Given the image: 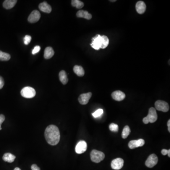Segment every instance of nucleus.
<instances>
[{"instance_id":"obj_7","label":"nucleus","mask_w":170,"mask_h":170,"mask_svg":"<svg viewBox=\"0 0 170 170\" xmlns=\"http://www.w3.org/2000/svg\"><path fill=\"white\" fill-rule=\"evenodd\" d=\"M90 45L94 49L97 50L100 49L101 46V35H96L95 37L92 38Z\"/></svg>"},{"instance_id":"obj_18","label":"nucleus","mask_w":170,"mask_h":170,"mask_svg":"<svg viewBox=\"0 0 170 170\" xmlns=\"http://www.w3.org/2000/svg\"><path fill=\"white\" fill-rule=\"evenodd\" d=\"M54 52L52 47H47L45 49L44 57L45 59H50L54 56Z\"/></svg>"},{"instance_id":"obj_30","label":"nucleus","mask_w":170,"mask_h":170,"mask_svg":"<svg viewBox=\"0 0 170 170\" xmlns=\"http://www.w3.org/2000/svg\"><path fill=\"white\" fill-rule=\"evenodd\" d=\"M161 153H162V155H163V156L167 155L169 157H170V149H169V150L165 149H163Z\"/></svg>"},{"instance_id":"obj_34","label":"nucleus","mask_w":170,"mask_h":170,"mask_svg":"<svg viewBox=\"0 0 170 170\" xmlns=\"http://www.w3.org/2000/svg\"><path fill=\"white\" fill-rule=\"evenodd\" d=\"M167 126H168V130L169 132H170V120H169L167 122Z\"/></svg>"},{"instance_id":"obj_28","label":"nucleus","mask_w":170,"mask_h":170,"mask_svg":"<svg viewBox=\"0 0 170 170\" xmlns=\"http://www.w3.org/2000/svg\"><path fill=\"white\" fill-rule=\"evenodd\" d=\"M31 36L29 35H26L25 38H24V42L25 45H27L30 43L31 40Z\"/></svg>"},{"instance_id":"obj_4","label":"nucleus","mask_w":170,"mask_h":170,"mask_svg":"<svg viewBox=\"0 0 170 170\" xmlns=\"http://www.w3.org/2000/svg\"><path fill=\"white\" fill-rule=\"evenodd\" d=\"M21 95L23 97L26 98H32L35 96L36 92L33 88L26 87L21 90Z\"/></svg>"},{"instance_id":"obj_21","label":"nucleus","mask_w":170,"mask_h":170,"mask_svg":"<svg viewBox=\"0 0 170 170\" xmlns=\"http://www.w3.org/2000/svg\"><path fill=\"white\" fill-rule=\"evenodd\" d=\"M73 71L75 74L79 77H83L85 74L83 68L79 65H75L73 68Z\"/></svg>"},{"instance_id":"obj_29","label":"nucleus","mask_w":170,"mask_h":170,"mask_svg":"<svg viewBox=\"0 0 170 170\" xmlns=\"http://www.w3.org/2000/svg\"><path fill=\"white\" fill-rule=\"evenodd\" d=\"M40 49H41L40 46H35V47H34V49L32 51V54H36L38 53L40 51Z\"/></svg>"},{"instance_id":"obj_31","label":"nucleus","mask_w":170,"mask_h":170,"mask_svg":"<svg viewBox=\"0 0 170 170\" xmlns=\"http://www.w3.org/2000/svg\"><path fill=\"white\" fill-rule=\"evenodd\" d=\"M5 118L4 115L3 114H0V126H1L2 123L4 122L5 121Z\"/></svg>"},{"instance_id":"obj_8","label":"nucleus","mask_w":170,"mask_h":170,"mask_svg":"<svg viewBox=\"0 0 170 170\" xmlns=\"http://www.w3.org/2000/svg\"><path fill=\"white\" fill-rule=\"evenodd\" d=\"M87 144L84 140L80 141L77 144L75 148V151L78 154H81L86 151L87 149Z\"/></svg>"},{"instance_id":"obj_26","label":"nucleus","mask_w":170,"mask_h":170,"mask_svg":"<svg viewBox=\"0 0 170 170\" xmlns=\"http://www.w3.org/2000/svg\"><path fill=\"white\" fill-rule=\"evenodd\" d=\"M103 110L102 109H99L96 111H95L94 113L92 114V115L94 118H98L100 117V116L103 114Z\"/></svg>"},{"instance_id":"obj_9","label":"nucleus","mask_w":170,"mask_h":170,"mask_svg":"<svg viewBox=\"0 0 170 170\" xmlns=\"http://www.w3.org/2000/svg\"><path fill=\"white\" fill-rule=\"evenodd\" d=\"M124 164V160L121 158L113 160L111 162V167L114 170H119L122 169Z\"/></svg>"},{"instance_id":"obj_17","label":"nucleus","mask_w":170,"mask_h":170,"mask_svg":"<svg viewBox=\"0 0 170 170\" xmlns=\"http://www.w3.org/2000/svg\"><path fill=\"white\" fill-rule=\"evenodd\" d=\"M17 2V0H6L3 3V6L6 9H11L14 7Z\"/></svg>"},{"instance_id":"obj_13","label":"nucleus","mask_w":170,"mask_h":170,"mask_svg":"<svg viewBox=\"0 0 170 170\" xmlns=\"http://www.w3.org/2000/svg\"><path fill=\"white\" fill-rule=\"evenodd\" d=\"M125 94L120 90L115 91L111 94L112 98L117 101H122L125 98Z\"/></svg>"},{"instance_id":"obj_11","label":"nucleus","mask_w":170,"mask_h":170,"mask_svg":"<svg viewBox=\"0 0 170 170\" xmlns=\"http://www.w3.org/2000/svg\"><path fill=\"white\" fill-rule=\"evenodd\" d=\"M41 17V14L39 11L35 10L31 13L28 18V21L30 23H34L38 22L40 20Z\"/></svg>"},{"instance_id":"obj_16","label":"nucleus","mask_w":170,"mask_h":170,"mask_svg":"<svg viewBox=\"0 0 170 170\" xmlns=\"http://www.w3.org/2000/svg\"><path fill=\"white\" fill-rule=\"evenodd\" d=\"M76 15L78 18H84L88 20H91L92 17L91 14H90L88 12L83 10H80L78 11Z\"/></svg>"},{"instance_id":"obj_15","label":"nucleus","mask_w":170,"mask_h":170,"mask_svg":"<svg viewBox=\"0 0 170 170\" xmlns=\"http://www.w3.org/2000/svg\"><path fill=\"white\" fill-rule=\"evenodd\" d=\"M38 7L40 11L43 12L50 13L51 12H52V7L46 1L41 3L39 5Z\"/></svg>"},{"instance_id":"obj_1","label":"nucleus","mask_w":170,"mask_h":170,"mask_svg":"<svg viewBox=\"0 0 170 170\" xmlns=\"http://www.w3.org/2000/svg\"><path fill=\"white\" fill-rule=\"evenodd\" d=\"M45 138L49 144L56 145L60 140V133L56 126L51 125L46 128L45 132Z\"/></svg>"},{"instance_id":"obj_14","label":"nucleus","mask_w":170,"mask_h":170,"mask_svg":"<svg viewBox=\"0 0 170 170\" xmlns=\"http://www.w3.org/2000/svg\"><path fill=\"white\" fill-rule=\"evenodd\" d=\"M146 5L143 1H138L136 5V11L138 14H142L146 10Z\"/></svg>"},{"instance_id":"obj_23","label":"nucleus","mask_w":170,"mask_h":170,"mask_svg":"<svg viewBox=\"0 0 170 170\" xmlns=\"http://www.w3.org/2000/svg\"><path fill=\"white\" fill-rule=\"evenodd\" d=\"M72 5L73 7H76L79 9L82 8L84 6L83 2L79 0H72Z\"/></svg>"},{"instance_id":"obj_33","label":"nucleus","mask_w":170,"mask_h":170,"mask_svg":"<svg viewBox=\"0 0 170 170\" xmlns=\"http://www.w3.org/2000/svg\"><path fill=\"white\" fill-rule=\"evenodd\" d=\"M32 170H40V168L37 166V165L35 164H33L31 167Z\"/></svg>"},{"instance_id":"obj_32","label":"nucleus","mask_w":170,"mask_h":170,"mask_svg":"<svg viewBox=\"0 0 170 170\" xmlns=\"http://www.w3.org/2000/svg\"><path fill=\"white\" fill-rule=\"evenodd\" d=\"M4 85V79L1 76H0V89L3 88Z\"/></svg>"},{"instance_id":"obj_12","label":"nucleus","mask_w":170,"mask_h":170,"mask_svg":"<svg viewBox=\"0 0 170 170\" xmlns=\"http://www.w3.org/2000/svg\"><path fill=\"white\" fill-rule=\"evenodd\" d=\"M92 95V94L91 92L81 94L78 99L79 102L82 105H86L88 103L89 99L91 98Z\"/></svg>"},{"instance_id":"obj_24","label":"nucleus","mask_w":170,"mask_h":170,"mask_svg":"<svg viewBox=\"0 0 170 170\" xmlns=\"http://www.w3.org/2000/svg\"><path fill=\"white\" fill-rule=\"evenodd\" d=\"M11 59V55L9 54L0 51V61H7Z\"/></svg>"},{"instance_id":"obj_10","label":"nucleus","mask_w":170,"mask_h":170,"mask_svg":"<svg viewBox=\"0 0 170 170\" xmlns=\"http://www.w3.org/2000/svg\"><path fill=\"white\" fill-rule=\"evenodd\" d=\"M145 141L143 139H139L138 140H134L129 141V147L130 149H133L138 147H141L144 145Z\"/></svg>"},{"instance_id":"obj_22","label":"nucleus","mask_w":170,"mask_h":170,"mask_svg":"<svg viewBox=\"0 0 170 170\" xmlns=\"http://www.w3.org/2000/svg\"><path fill=\"white\" fill-rule=\"evenodd\" d=\"M109 43V40L108 37L106 35L101 36V49H105L108 46Z\"/></svg>"},{"instance_id":"obj_36","label":"nucleus","mask_w":170,"mask_h":170,"mask_svg":"<svg viewBox=\"0 0 170 170\" xmlns=\"http://www.w3.org/2000/svg\"><path fill=\"white\" fill-rule=\"evenodd\" d=\"M1 129H1V126H0V130H1Z\"/></svg>"},{"instance_id":"obj_5","label":"nucleus","mask_w":170,"mask_h":170,"mask_svg":"<svg viewBox=\"0 0 170 170\" xmlns=\"http://www.w3.org/2000/svg\"><path fill=\"white\" fill-rule=\"evenodd\" d=\"M155 105L156 109L157 110L163 111L165 113L167 112L170 109L168 103L167 102L162 100H157L155 103Z\"/></svg>"},{"instance_id":"obj_3","label":"nucleus","mask_w":170,"mask_h":170,"mask_svg":"<svg viewBox=\"0 0 170 170\" xmlns=\"http://www.w3.org/2000/svg\"><path fill=\"white\" fill-rule=\"evenodd\" d=\"M90 157L92 162L95 163H99L104 159L105 155L103 152L94 149L91 152Z\"/></svg>"},{"instance_id":"obj_25","label":"nucleus","mask_w":170,"mask_h":170,"mask_svg":"<svg viewBox=\"0 0 170 170\" xmlns=\"http://www.w3.org/2000/svg\"><path fill=\"white\" fill-rule=\"evenodd\" d=\"M130 133V129L128 126H125L122 132V137L124 139L127 138Z\"/></svg>"},{"instance_id":"obj_20","label":"nucleus","mask_w":170,"mask_h":170,"mask_svg":"<svg viewBox=\"0 0 170 170\" xmlns=\"http://www.w3.org/2000/svg\"><path fill=\"white\" fill-rule=\"evenodd\" d=\"M59 79L60 81L62 83V84L65 85L68 83V79L66 72L64 70H61L59 73Z\"/></svg>"},{"instance_id":"obj_6","label":"nucleus","mask_w":170,"mask_h":170,"mask_svg":"<svg viewBox=\"0 0 170 170\" xmlns=\"http://www.w3.org/2000/svg\"><path fill=\"white\" fill-rule=\"evenodd\" d=\"M158 157L155 154H153L150 155L147 160L145 161V166L148 168H153L158 163Z\"/></svg>"},{"instance_id":"obj_35","label":"nucleus","mask_w":170,"mask_h":170,"mask_svg":"<svg viewBox=\"0 0 170 170\" xmlns=\"http://www.w3.org/2000/svg\"><path fill=\"white\" fill-rule=\"evenodd\" d=\"M14 170H21L20 168H18V167H16V168H15Z\"/></svg>"},{"instance_id":"obj_19","label":"nucleus","mask_w":170,"mask_h":170,"mask_svg":"<svg viewBox=\"0 0 170 170\" xmlns=\"http://www.w3.org/2000/svg\"><path fill=\"white\" fill-rule=\"evenodd\" d=\"M16 156L9 153H5L2 157V159L5 162L8 163H12L14 162V160L15 159Z\"/></svg>"},{"instance_id":"obj_37","label":"nucleus","mask_w":170,"mask_h":170,"mask_svg":"<svg viewBox=\"0 0 170 170\" xmlns=\"http://www.w3.org/2000/svg\"><path fill=\"white\" fill-rule=\"evenodd\" d=\"M116 1V0H114V1Z\"/></svg>"},{"instance_id":"obj_27","label":"nucleus","mask_w":170,"mask_h":170,"mask_svg":"<svg viewBox=\"0 0 170 170\" xmlns=\"http://www.w3.org/2000/svg\"><path fill=\"white\" fill-rule=\"evenodd\" d=\"M109 129L111 132H117L119 129L118 125L115 123H111L109 125Z\"/></svg>"},{"instance_id":"obj_2","label":"nucleus","mask_w":170,"mask_h":170,"mask_svg":"<svg viewBox=\"0 0 170 170\" xmlns=\"http://www.w3.org/2000/svg\"><path fill=\"white\" fill-rule=\"evenodd\" d=\"M157 114L156 110L153 107H151L148 111V114L147 117L144 118L143 122L145 124H147L148 123H154L157 120Z\"/></svg>"}]
</instances>
